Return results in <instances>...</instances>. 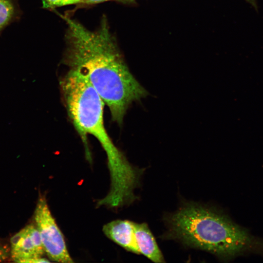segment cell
Returning <instances> with one entry per match:
<instances>
[{"instance_id":"8992f818","label":"cell","mask_w":263,"mask_h":263,"mask_svg":"<svg viewBox=\"0 0 263 263\" xmlns=\"http://www.w3.org/2000/svg\"><path fill=\"white\" fill-rule=\"evenodd\" d=\"M102 230L110 240L128 251L140 254L135 242L133 222L116 220L104 225Z\"/></svg>"},{"instance_id":"52a82bcc","label":"cell","mask_w":263,"mask_h":263,"mask_svg":"<svg viewBox=\"0 0 263 263\" xmlns=\"http://www.w3.org/2000/svg\"><path fill=\"white\" fill-rule=\"evenodd\" d=\"M135 242L140 254L155 263H163L164 259L156 242L146 223L133 222Z\"/></svg>"},{"instance_id":"8fae6325","label":"cell","mask_w":263,"mask_h":263,"mask_svg":"<svg viewBox=\"0 0 263 263\" xmlns=\"http://www.w3.org/2000/svg\"><path fill=\"white\" fill-rule=\"evenodd\" d=\"M245 0L248 2L249 3H250L254 7L256 8L257 7V5H256L255 0Z\"/></svg>"},{"instance_id":"9c48e42d","label":"cell","mask_w":263,"mask_h":263,"mask_svg":"<svg viewBox=\"0 0 263 263\" xmlns=\"http://www.w3.org/2000/svg\"><path fill=\"white\" fill-rule=\"evenodd\" d=\"M82 0H42L43 8L53 9L54 8L81 2Z\"/></svg>"},{"instance_id":"5b68a950","label":"cell","mask_w":263,"mask_h":263,"mask_svg":"<svg viewBox=\"0 0 263 263\" xmlns=\"http://www.w3.org/2000/svg\"><path fill=\"white\" fill-rule=\"evenodd\" d=\"M11 255L15 262L48 263L43 258L44 250L40 234L36 225L30 224L15 234L10 240Z\"/></svg>"},{"instance_id":"7a4b0ae2","label":"cell","mask_w":263,"mask_h":263,"mask_svg":"<svg viewBox=\"0 0 263 263\" xmlns=\"http://www.w3.org/2000/svg\"><path fill=\"white\" fill-rule=\"evenodd\" d=\"M60 86L68 115L84 144L87 160L92 161L88 134L98 141L106 154L111 186L100 204L110 207L131 204L136 199L134 190L139 184L142 170L130 164L108 133L104 124L103 100L89 81L75 71L69 70Z\"/></svg>"},{"instance_id":"7c38bea8","label":"cell","mask_w":263,"mask_h":263,"mask_svg":"<svg viewBox=\"0 0 263 263\" xmlns=\"http://www.w3.org/2000/svg\"><path fill=\"white\" fill-rule=\"evenodd\" d=\"M123 0V1H128V2H132L134 0Z\"/></svg>"},{"instance_id":"6da1fadb","label":"cell","mask_w":263,"mask_h":263,"mask_svg":"<svg viewBox=\"0 0 263 263\" xmlns=\"http://www.w3.org/2000/svg\"><path fill=\"white\" fill-rule=\"evenodd\" d=\"M60 16L68 25L64 64L89 81L109 108L112 120L121 125L129 106L149 93L130 71L105 17L98 29L92 31Z\"/></svg>"},{"instance_id":"3957f363","label":"cell","mask_w":263,"mask_h":263,"mask_svg":"<svg viewBox=\"0 0 263 263\" xmlns=\"http://www.w3.org/2000/svg\"><path fill=\"white\" fill-rule=\"evenodd\" d=\"M166 221L169 228L166 237L223 259L238 255L254 244L248 232L226 215L195 203L184 204Z\"/></svg>"},{"instance_id":"ba28073f","label":"cell","mask_w":263,"mask_h":263,"mask_svg":"<svg viewBox=\"0 0 263 263\" xmlns=\"http://www.w3.org/2000/svg\"><path fill=\"white\" fill-rule=\"evenodd\" d=\"M16 14L13 0H0V31L13 20Z\"/></svg>"},{"instance_id":"30bf717a","label":"cell","mask_w":263,"mask_h":263,"mask_svg":"<svg viewBox=\"0 0 263 263\" xmlns=\"http://www.w3.org/2000/svg\"><path fill=\"white\" fill-rule=\"evenodd\" d=\"M111 0H82L81 2L85 4H95Z\"/></svg>"},{"instance_id":"277c9868","label":"cell","mask_w":263,"mask_h":263,"mask_svg":"<svg viewBox=\"0 0 263 263\" xmlns=\"http://www.w3.org/2000/svg\"><path fill=\"white\" fill-rule=\"evenodd\" d=\"M34 220L45 252L51 260L62 263H72L71 258L64 236L57 225L45 197L39 198L35 208Z\"/></svg>"}]
</instances>
